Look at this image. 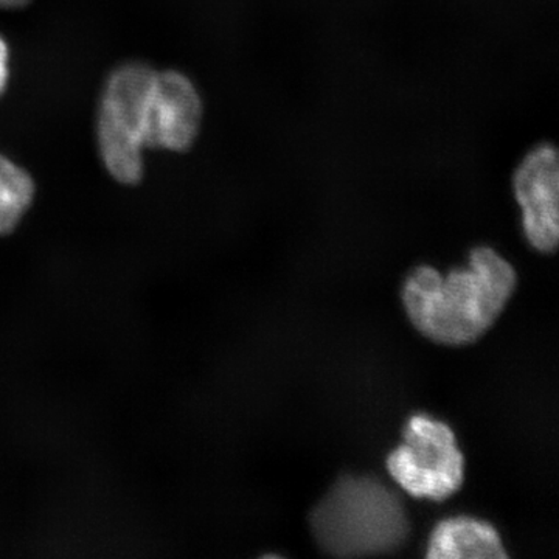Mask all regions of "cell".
<instances>
[{
  "label": "cell",
  "instance_id": "4",
  "mask_svg": "<svg viewBox=\"0 0 559 559\" xmlns=\"http://www.w3.org/2000/svg\"><path fill=\"white\" fill-rule=\"evenodd\" d=\"M388 469L412 498L439 502L462 488L465 460L447 423L417 414L406 423L403 443L390 452Z\"/></svg>",
  "mask_w": 559,
  "mask_h": 559
},
{
  "label": "cell",
  "instance_id": "7",
  "mask_svg": "<svg viewBox=\"0 0 559 559\" xmlns=\"http://www.w3.org/2000/svg\"><path fill=\"white\" fill-rule=\"evenodd\" d=\"M499 533L488 522L468 516L441 521L430 533L428 558L500 559L507 558Z\"/></svg>",
  "mask_w": 559,
  "mask_h": 559
},
{
  "label": "cell",
  "instance_id": "10",
  "mask_svg": "<svg viewBox=\"0 0 559 559\" xmlns=\"http://www.w3.org/2000/svg\"><path fill=\"white\" fill-rule=\"evenodd\" d=\"M33 0H0V9L3 10H17L24 9L28 3H32Z\"/></svg>",
  "mask_w": 559,
  "mask_h": 559
},
{
  "label": "cell",
  "instance_id": "9",
  "mask_svg": "<svg viewBox=\"0 0 559 559\" xmlns=\"http://www.w3.org/2000/svg\"><path fill=\"white\" fill-rule=\"evenodd\" d=\"M9 75V46H7L5 40L0 36V95L7 90Z\"/></svg>",
  "mask_w": 559,
  "mask_h": 559
},
{
  "label": "cell",
  "instance_id": "8",
  "mask_svg": "<svg viewBox=\"0 0 559 559\" xmlns=\"http://www.w3.org/2000/svg\"><path fill=\"white\" fill-rule=\"evenodd\" d=\"M31 173L0 154V237L13 234L35 201Z\"/></svg>",
  "mask_w": 559,
  "mask_h": 559
},
{
  "label": "cell",
  "instance_id": "2",
  "mask_svg": "<svg viewBox=\"0 0 559 559\" xmlns=\"http://www.w3.org/2000/svg\"><path fill=\"white\" fill-rule=\"evenodd\" d=\"M312 535L331 557L355 558L399 550L409 520L393 489L373 477H342L311 511Z\"/></svg>",
  "mask_w": 559,
  "mask_h": 559
},
{
  "label": "cell",
  "instance_id": "5",
  "mask_svg": "<svg viewBox=\"0 0 559 559\" xmlns=\"http://www.w3.org/2000/svg\"><path fill=\"white\" fill-rule=\"evenodd\" d=\"M514 191L530 246L538 252H555L559 240V171L554 146L540 145L525 157L514 176Z\"/></svg>",
  "mask_w": 559,
  "mask_h": 559
},
{
  "label": "cell",
  "instance_id": "3",
  "mask_svg": "<svg viewBox=\"0 0 559 559\" xmlns=\"http://www.w3.org/2000/svg\"><path fill=\"white\" fill-rule=\"evenodd\" d=\"M157 70L131 61L110 72L98 108V151L117 182L135 186L145 175L143 151L148 150L151 105Z\"/></svg>",
  "mask_w": 559,
  "mask_h": 559
},
{
  "label": "cell",
  "instance_id": "1",
  "mask_svg": "<svg viewBox=\"0 0 559 559\" xmlns=\"http://www.w3.org/2000/svg\"><path fill=\"white\" fill-rule=\"evenodd\" d=\"M518 275L496 250L480 246L471 250L466 267L448 277L430 266L407 275L403 304L412 325L441 345L473 344L484 336L509 304Z\"/></svg>",
  "mask_w": 559,
  "mask_h": 559
},
{
  "label": "cell",
  "instance_id": "6",
  "mask_svg": "<svg viewBox=\"0 0 559 559\" xmlns=\"http://www.w3.org/2000/svg\"><path fill=\"white\" fill-rule=\"evenodd\" d=\"M202 102L189 76L178 70L156 73L148 148L186 153L201 130Z\"/></svg>",
  "mask_w": 559,
  "mask_h": 559
}]
</instances>
